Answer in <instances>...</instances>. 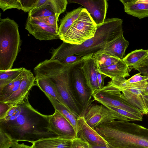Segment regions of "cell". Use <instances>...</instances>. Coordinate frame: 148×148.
I'll list each match as a JSON object with an SVG mask.
<instances>
[{
	"mask_svg": "<svg viewBox=\"0 0 148 148\" xmlns=\"http://www.w3.org/2000/svg\"><path fill=\"white\" fill-rule=\"evenodd\" d=\"M28 98L12 107L5 117L0 120V128L18 142L32 143L41 138L58 136L50 131L49 115L34 109Z\"/></svg>",
	"mask_w": 148,
	"mask_h": 148,
	"instance_id": "6da1fadb",
	"label": "cell"
},
{
	"mask_svg": "<svg viewBox=\"0 0 148 148\" xmlns=\"http://www.w3.org/2000/svg\"><path fill=\"white\" fill-rule=\"evenodd\" d=\"M122 19L117 18L106 19L102 24L97 25L95 36L80 45L63 42L58 48H52L51 60L61 61L71 55L81 56L94 54L102 49L108 42L123 34Z\"/></svg>",
	"mask_w": 148,
	"mask_h": 148,
	"instance_id": "7a4b0ae2",
	"label": "cell"
},
{
	"mask_svg": "<svg viewBox=\"0 0 148 148\" xmlns=\"http://www.w3.org/2000/svg\"><path fill=\"white\" fill-rule=\"evenodd\" d=\"M108 148H148V129L122 120L102 123L95 128Z\"/></svg>",
	"mask_w": 148,
	"mask_h": 148,
	"instance_id": "3957f363",
	"label": "cell"
},
{
	"mask_svg": "<svg viewBox=\"0 0 148 148\" xmlns=\"http://www.w3.org/2000/svg\"><path fill=\"white\" fill-rule=\"evenodd\" d=\"M80 60L73 63L63 64L54 60H45L40 62L34 69L35 75L49 78L56 87L66 107L77 117L83 116L84 110L74 95L72 88L71 73L72 69L84 61Z\"/></svg>",
	"mask_w": 148,
	"mask_h": 148,
	"instance_id": "277c9868",
	"label": "cell"
},
{
	"mask_svg": "<svg viewBox=\"0 0 148 148\" xmlns=\"http://www.w3.org/2000/svg\"><path fill=\"white\" fill-rule=\"evenodd\" d=\"M18 26L8 17L0 19V71L12 69L20 51Z\"/></svg>",
	"mask_w": 148,
	"mask_h": 148,
	"instance_id": "5b68a950",
	"label": "cell"
},
{
	"mask_svg": "<svg viewBox=\"0 0 148 148\" xmlns=\"http://www.w3.org/2000/svg\"><path fill=\"white\" fill-rule=\"evenodd\" d=\"M97 29V25L90 14L83 8L78 18L60 39L66 43L80 45L94 37Z\"/></svg>",
	"mask_w": 148,
	"mask_h": 148,
	"instance_id": "8992f818",
	"label": "cell"
},
{
	"mask_svg": "<svg viewBox=\"0 0 148 148\" xmlns=\"http://www.w3.org/2000/svg\"><path fill=\"white\" fill-rule=\"evenodd\" d=\"M119 89L106 85L101 89L93 94L92 97L101 104H106L134 114H142L123 97Z\"/></svg>",
	"mask_w": 148,
	"mask_h": 148,
	"instance_id": "52a82bcc",
	"label": "cell"
},
{
	"mask_svg": "<svg viewBox=\"0 0 148 148\" xmlns=\"http://www.w3.org/2000/svg\"><path fill=\"white\" fill-rule=\"evenodd\" d=\"M82 62L72 69L71 73V79L74 95L83 109L84 115L88 107L94 100L92 99L93 93L88 86L79 68Z\"/></svg>",
	"mask_w": 148,
	"mask_h": 148,
	"instance_id": "ba28073f",
	"label": "cell"
},
{
	"mask_svg": "<svg viewBox=\"0 0 148 148\" xmlns=\"http://www.w3.org/2000/svg\"><path fill=\"white\" fill-rule=\"evenodd\" d=\"M88 124L93 129L99 125L114 120L125 121L116 112L101 104L92 103L88 107L83 116Z\"/></svg>",
	"mask_w": 148,
	"mask_h": 148,
	"instance_id": "9c48e42d",
	"label": "cell"
},
{
	"mask_svg": "<svg viewBox=\"0 0 148 148\" xmlns=\"http://www.w3.org/2000/svg\"><path fill=\"white\" fill-rule=\"evenodd\" d=\"M25 29L35 38L40 40L60 39L59 27L47 25L36 18H28Z\"/></svg>",
	"mask_w": 148,
	"mask_h": 148,
	"instance_id": "30bf717a",
	"label": "cell"
},
{
	"mask_svg": "<svg viewBox=\"0 0 148 148\" xmlns=\"http://www.w3.org/2000/svg\"><path fill=\"white\" fill-rule=\"evenodd\" d=\"M148 81L138 82L135 86L121 91L123 98L143 114H148V99L144 95Z\"/></svg>",
	"mask_w": 148,
	"mask_h": 148,
	"instance_id": "8fae6325",
	"label": "cell"
},
{
	"mask_svg": "<svg viewBox=\"0 0 148 148\" xmlns=\"http://www.w3.org/2000/svg\"><path fill=\"white\" fill-rule=\"evenodd\" d=\"M71 3H75L84 6L97 25L102 24L106 20L108 7L106 0H69Z\"/></svg>",
	"mask_w": 148,
	"mask_h": 148,
	"instance_id": "7c38bea8",
	"label": "cell"
},
{
	"mask_svg": "<svg viewBox=\"0 0 148 148\" xmlns=\"http://www.w3.org/2000/svg\"><path fill=\"white\" fill-rule=\"evenodd\" d=\"M48 122L50 131L57 136L71 140L77 137L71 125L56 110L49 115Z\"/></svg>",
	"mask_w": 148,
	"mask_h": 148,
	"instance_id": "4fadbf2b",
	"label": "cell"
},
{
	"mask_svg": "<svg viewBox=\"0 0 148 148\" xmlns=\"http://www.w3.org/2000/svg\"><path fill=\"white\" fill-rule=\"evenodd\" d=\"M35 85V77L30 70L26 69L25 75L18 88L4 102L10 103L13 106L21 103L28 97L31 89Z\"/></svg>",
	"mask_w": 148,
	"mask_h": 148,
	"instance_id": "5bb4252c",
	"label": "cell"
},
{
	"mask_svg": "<svg viewBox=\"0 0 148 148\" xmlns=\"http://www.w3.org/2000/svg\"><path fill=\"white\" fill-rule=\"evenodd\" d=\"M92 54L84 56V60L79 68L93 94L100 89L97 79V65Z\"/></svg>",
	"mask_w": 148,
	"mask_h": 148,
	"instance_id": "9a60e30c",
	"label": "cell"
},
{
	"mask_svg": "<svg viewBox=\"0 0 148 148\" xmlns=\"http://www.w3.org/2000/svg\"><path fill=\"white\" fill-rule=\"evenodd\" d=\"M77 120V137L91 145L107 147L104 140L88 124L83 116L78 117Z\"/></svg>",
	"mask_w": 148,
	"mask_h": 148,
	"instance_id": "2e32d148",
	"label": "cell"
},
{
	"mask_svg": "<svg viewBox=\"0 0 148 148\" xmlns=\"http://www.w3.org/2000/svg\"><path fill=\"white\" fill-rule=\"evenodd\" d=\"M129 42L124 38L123 34L108 43L102 49L98 51L112 57L123 59Z\"/></svg>",
	"mask_w": 148,
	"mask_h": 148,
	"instance_id": "e0dca14e",
	"label": "cell"
},
{
	"mask_svg": "<svg viewBox=\"0 0 148 148\" xmlns=\"http://www.w3.org/2000/svg\"><path fill=\"white\" fill-rule=\"evenodd\" d=\"M125 12L139 19L148 17V0H120Z\"/></svg>",
	"mask_w": 148,
	"mask_h": 148,
	"instance_id": "ac0fdd59",
	"label": "cell"
},
{
	"mask_svg": "<svg viewBox=\"0 0 148 148\" xmlns=\"http://www.w3.org/2000/svg\"><path fill=\"white\" fill-rule=\"evenodd\" d=\"M72 140L60 136L41 138L34 141L33 148H70Z\"/></svg>",
	"mask_w": 148,
	"mask_h": 148,
	"instance_id": "d6986e66",
	"label": "cell"
},
{
	"mask_svg": "<svg viewBox=\"0 0 148 148\" xmlns=\"http://www.w3.org/2000/svg\"><path fill=\"white\" fill-rule=\"evenodd\" d=\"M35 77L36 86H38L45 94L48 95L67 107L56 87L49 78L38 75H36Z\"/></svg>",
	"mask_w": 148,
	"mask_h": 148,
	"instance_id": "ffe728a7",
	"label": "cell"
},
{
	"mask_svg": "<svg viewBox=\"0 0 148 148\" xmlns=\"http://www.w3.org/2000/svg\"><path fill=\"white\" fill-rule=\"evenodd\" d=\"M98 67V66H97ZM99 72L112 79L117 77L125 78L130 76L129 67L122 59L110 66L98 67Z\"/></svg>",
	"mask_w": 148,
	"mask_h": 148,
	"instance_id": "44dd1931",
	"label": "cell"
},
{
	"mask_svg": "<svg viewBox=\"0 0 148 148\" xmlns=\"http://www.w3.org/2000/svg\"><path fill=\"white\" fill-rule=\"evenodd\" d=\"M45 94L51 102L55 110L62 115L71 125L77 137L78 131L77 120L78 117L66 106L48 95Z\"/></svg>",
	"mask_w": 148,
	"mask_h": 148,
	"instance_id": "7402d4cb",
	"label": "cell"
},
{
	"mask_svg": "<svg viewBox=\"0 0 148 148\" xmlns=\"http://www.w3.org/2000/svg\"><path fill=\"white\" fill-rule=\"evenodd\" d=\"M83 8L79 7L67 12L61 20L58 30L60 38L64 35L73 23L78 18Z\"/></svg>",
	"mask_w": 148,
	"mask_h": 148,
	"instance_id": "603a6c76",
	"label": "cell"
},
{
	"mask_svg": "<svg viewBox=\"0 0 148 148\" xmlns=\"http://www.w3.org/2000/svg\"><path fill=\"white\" fill-rule=\"evenodd\" d=\"M147 57V50L141 49L132 51L122 60L131 70L141 64Z\"/></svg>",
	"mask_w": 148,
	"mask_h": 148,
	"instance_id": "cb8c5ba5",
	"label": "cell"
},
{
	"mask_svg": "<svg viewBox=\"0 0 148 148\" xmlns=\"http://www.w3.org/2000/svg\"><path fill=\"white\" fill-rule=\"evenodd\" d=\"M25 69L23 67L22 71L15 79L0 90V102H4L18 88L25 75Z\"/></svg>",
	"mask_w": 148,
	"mask_h": 148,
	"instance_id": "d4e9b609",
	"label": "cell"
},
{
	"mask_svg": "<svg viewBox=\"0 0 148 148\" xmlns=\"http://www.w3.org/2000/svg\"><path fill=\"white\" fill-rule=\"evenodd\" d=\"M23 67L0 71V90L15 79L21 73Z\"/></svg>",
	"mask_w": 148,
	"mask_h": 148,
	"instance_id": "484cf974",
	"label": "cell"
},
{
	"mask_svg": "<svg viewBox=\"0 0 148 148\" xmlns=\"http://www.w3.org/2000/svg\"><path fill=\"white\" fill-rule=\"evenodd\" d=\"M98 67H104L115 64L121 60L99 52L92 55Z\"/></svg>",
	"mask_w": 148,
	"mask_h": 148,
	"instance_id": "4316f807",
	"label": "cell"
},
{
	"mask_svg": "<svg viewBox=\"0 0 148 148\" xmlns=\"http://www.w3.org/2000/svg\"><path fill=\"white\" fill-rule=\"evenodd\" d=\"M54 15H55L51 7L44 5L32 9L28 13V18L45 17Z\"/></svg>",
	"mask_w": 148,
	"mask_h": 148,
	"instance_id": "83f0119b",
	"label": "cell"
},
{
	"mask_svg": "<svg viewBox=\"0 0 148 148\" xmlns=\"http://www.w3.org/2000/svg\"><path fill=\"white\" fill-rule=\"evenodd\" d=\"M68 3L67 0H48L47 5L51 7L58 20L60 15L66 10Z\"/></svg>",
	"mask_w": 148,
	"mask_h": 148,
	"instance_id": "f1b7e54d",
	"label": "cell"
},
{
	"mask_svg": "<svg viewBox=\"0 0 148 148\" xmlns=\"http://www.w3.org/2000/svg\"><path fill=\"white\" fill-rule=\"evenodd\" d=\"M16 141L9 134L0 128V148H10Z\"/></svg>",
	"mask_w": 148,
	"mask_h": 148,
	"instance_id": "f546056e",
	"label": "cell"
},
{
	"mask_svg": "<svg viewBox=\"0 0 148 148\" xmlns=\"http://www.w3.org/2000/svg\"><path fill=\"white\" fill-rule=\"evenodd\" d=\"M0 8L4 12L12 8L22 10V7L19 0H0Z\"/></svg>",
	"mask_w": 148,
	"mask_h": 148,
	"instance_id": "4dcf8cb0",
	"label": "cell"
},
{
	"mask_svg": "<svg viewBox=\"0 0 148 148\" xmlns=\"http://www.w3.org/2000/svg\"><path fill=\"white\" fill-rule=\"evenodd\" d=\"M70 148H90L88 143L78 137L72 140Z\"/></svg>",
	"mask_w": 148,
	"mask_h": 148,
	"instance_id": "1f68e13d",
	"label": "cell"
},
{
	"mask_svg": "<svg viewBox=\"0 0 148 148\" xmlns=\"http://www.w3.org/2000/svg\"><path fill=\"white\" fill-rule=\"evenodd\" d=\"M36 18L42 21L47 25L58 27V21L55 15H52L47 17H38Z\"/></svg>",
	"mask_w": 148,
	"mask_h": 148,
	"instance_id": "d6a6232c",
	"label": "cell"
},
{
	"mask_svg": "<svg viewBox=\"0 0 148 148\" xmlns=\"http://www.w3.org/2000/svg\"><path fill=\"white\" fill-rule=\"evenodd\" d=\"M22 7V10L25 12H28L35 8L36 0H19Z\"/></svg>",
	"mask_w": 148,
	"mask_h": 148,
	"instance_id": "836d02e7",
	"label": "cell"
},
{
	"mask_svg": "<svg viewBox=\"0 0 148 148\" xmlns=\"http://www.w3.org/2000/svg\"><path fill=\"white\" fill-rule=\"evenodd\" d=\"M13 105L5 102H0V120L4 119L6 116Z\"/></svg>",
	"mask_w": 148,
	"mask_h": 148,
	"instance_id": "e575fe53",
	"label": "cell"
},
{
	"mask_svg": "<svg viewBox=\"0 0 148 148\" xmlns=\"http://www.w3.org/2000/svg\"><path fill=\"white\" fill-rule=\"evenodd\" d=\"M134 69L137 70L143 75L148 76V57Z\"/></svg>",
	"mask_w": 148,
	"mask_h": 148,
	"instance_id": "d590c367",
	"label": "cell"
},
{
	"mask_svg": "<svg viewBox=\"0 0 148 148\" xmlns=\"http://www.w3.org/2000/svg\"><path fill=\"white\" fill-rule=\"evenodd\" d=\"M146 80L148 81V76L142 75L139 73L127 79L126 82L130 83H135Z\"/></svg>",
	"mask_w": 148,
	"mask_h": 148,
	"instance_id": "8d00e7d4",
	"label": "cell"
},
{
	"mask_svg": "<svg viewBox=\"0 0 148 148\" xmlns=\"http://www.w3.org/2000/svg\"><path fill=\"white\" fill-rule=\"evenodd\" d=\"M83 57L75 55H69L64 58L60 62L64 64H71L81 60Z\"/></svg>",
	"mask_w": 148,
	"mask_h": 148,
	"instance_id": "74e56055",
	"label": "cell"
},
{
	"mask_svg": "<svg viewBox=\"0 0 148 148\" xmlns=\"http://www.w3.org/2000/svg\"><path fill=\"white\" fill-rule=\"evenodd\" d=\"M107 77L105 75L100 73L98 70L97 71V79L100 90L103 88L104 86V81Z\"/></svg>",
	"mask_w": 148,
	"mask_h": 148,
	"instance_id": "f35d334b",
	"label": "cell"
},
{
	"mask_svg": "<svg viewBox=\"0 0 148 148\" xmlns=\"http://www.w3.org/2000/svg\"><path fill=\"white\" fill-rule=\"evenodd\" d=\"M10 148H33L32 145L30 146L25 144L24 143L19 144L16 141Z\"/></svg>",
	"mask_w": 148,
	"mask_h": 148,
	"instance_id": "ab89813d",
	"label": "cell"
},
{
	"mask_svg": "<svg viewBox=\"0 0 148 148\" xmlns=\"http://www.w3.org/2000/svg\"><path fill=\"white\" fill-rule=\"evenodd\" d=\"M89 146L90 148H108L106 146H93L89 144Z\"/></svg>",
	"mask_w": 148,
	"mask_h": 148,
	"instance_id": "60d3db41",
	"label": "cell"
},
{
	"mask_svg": "<svg viewBox=\"0 0 148 148\" xmlns=\"http://www.w3.org/2000/svg\"><path fill=\"white\" fill-rule=\"evenodd\" d=\"M148 94V81L146 84L144 91V95Z\"/></svg>",
	"mask_w": 148,
	"mask_h": 148,
	"instance_id": "b9f144b4",
	"label": "cell"
},
{
	"mask_svg": "<svg viewBox=\"0 0 148 148\" xmlns=\"http://www.w3.org/2000/svg\"><path fill=\"white\" fill-rule=\"evenodd\" d=\"M145 96L147 98V99H148V94L145 95Z\"/></svg>",
	"mask_w": 148,
	"mask_h": 148,
	"instance_id": "7bdbcfd3",
	"label": "cell"
},
{
	"mask_svg": "<svg viewBox=\"0 0 148 148\" xmlns=\"http://www.w3.org/2000/svg\"><path fill=\"white\" fill-rule=\"evenodd\" d=\"M147 51H148V49L147 50Z\"/></svg>",
	"mask_w": 148,
	"mask_h": 148,
	"instance_id": "ee69618b",
	"label": "cell"
}]
</instances>
